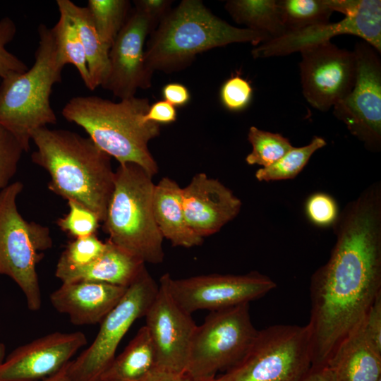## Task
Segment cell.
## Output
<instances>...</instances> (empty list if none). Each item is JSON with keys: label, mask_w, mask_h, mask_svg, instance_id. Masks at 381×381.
Returning a JSON list of instances; mask_svg holds the SVG:
<instances>
[{"label": "cell", "mask_w": 381, "mask_h": 381, "mask_svg": "<svg viewBox=\"0 0 381 381\" xmlns=\"http://www.w3.org/2000/svg\"><path fill=\"white\" fill-rule=\"evenodd\" d=\"M328 260L312 274V367H325L381 294V183L367 186L339 211Z\"/></svg>", "instance_id": "6da1fadb"}, {"label": "cell", "mask_w": 381, "mask_h": 381, "mask_svg": "<svg viewBox=\"0 0 381 381\" xmlns=\"http://www.w3.org/2000/svg\"><path fill=\"white\" fill-rule=\"evenodd\" d=\"M31 140L36 147L32 161L49 174L48 188L83 205L103 222L114 186L111 157L89 137L68 130L41 128Z\"/></svg>", "instance_id": "7a4b0ae2"}, {"label": "cell", "mask_w": 381, "mask_h": 381, "mask_svg": "<svg viewBox=\"0 0 381 381\" xmlns=\"http://www.w3.org/2000/svg\"><path fill=\"white\" fill-rule=\"evenodd\" d=\"M145 49L149 70L167 73L188 67L205 51L232 43L258 45L270 40L262 32L231 25L200 0H183L150 34Z\"/></svg>", "instance_id": "3957f363"}, {"label": "cell", "mask_w": 381, "mask_h": 381, "mask_svg": "<svg viewBox=\"0 0 381 381\" xmlns=\"http://www.w3.org/2000/svg\"><path fill=\"white\" fill-rule=\"evenodd\" d=\"M150 105L145 97L114 102L94 95L77 96L69 99L61 114L83 128L97 146L119 164H136L153 176L158 165L148 144L159 135L160 125L144 121Z\"/></svg>", "instance_id": "277c9868"}, {"label": "cell", "mask_w": 381, "mask_h": 381, "mask_svg": "<svg viewBox=\"0 0 381 381\" xmlns=\"http://www.w3.org/2000/svg\"><path fill=\"white\" fill-rule=\"evenodd\" d=\"M38 34L31 68L0 82V126L16 138L25 152L30 150L35 131L56 123L50 95L53 86L61 82L65 66L59 56L52 28L40 24Z\"/></svg>", "instance_id": "5b68a950"}, {"label": "cell", "mask_w": 381, "mask_h": 381, "mask_svg": "<svg viewBox=\"0 0 381 381\" xmlns=\"http://www.w3.org/2000/svg\"><path fill=\"white\" fill-rule=\"evenodd\" d=\"M152 176L140 166L119 164L103 222L109 241L144 263L163 262V237L155 222Z\"/></svg>", "instance_id": "8992f818"}, {"label": "cell", "mask_w": 381, "mask_h": 381, "mask_svg": "<svg viewBox=\"0 0 381 381\" xmlns=\"http://www.w3.org/2000/svg\"><path fill=\"white\" fill-rule=\"evenodd\" d=\"M23 188L20 181H15L0 191V275L13 280L28 308L37 311L42 306L37 266L53 241L49 227L25 220L18 210Z\"/></svg>", "instance_id": "52a82bcc"}, {"label": "cell", "mask_w": 381, "mask_h": 381, "mask_svg": "<svg viewBox=\"0 0 381 381\" xmlns=\"http://www.w3.org/2000/svg\"><path fill=\"white\" fill-rule=\"evenodd\" d=\"M311 368L308 325H276L258 331L243 358L215 381H301Z\"/></svg>", "instance_id": "ba28073f"}, {"label": "cell", "mask_w": 381, "mask_h": 381, "mask_svg": "<svg viewBox=\"0 0 381 381\" xmlns=\"http://www.w3.org/2000/svg\"><path fill=\"white\" fill-rule=\"evenodd\" d=\"M257 333L249 303L210 312L195 329L186 374L193 381L214 379L243 358Z\"/></svg>", "instance_id": "9c48e42d"}, {"label": "cell", "mask_w": 381, "mask_h": 381, "mask_svg": "<svg viewBox=\"0 0 381 381\" xmlns=\"http://www.w3.org/2000/svg\"><path fill=\"white\" fill-rule=\"evenodd\" d=\"M159 285L146 267L130 285L101 322L92 343L68 363L72 381H101V377L116 356L117 347L135 321L145 317L158 291Z\"/></svg>", "instance_id": "30bf717a"}, {"label": "cell", "mask_w": 381, "mask_h": 381, "mask_svg": "<svg viewBox=\"0 0 381 381\" xmlns=\"http://www.w3.org/2000/svg\"><path fill=\"white\" fill-rule=\"evenodd\" d=\"M186 312H210L258 299L276 288L268 276L257 271L245 274H212L174 279L169 273L159 279Z\"/></svg>", "instance_id": "8fae6325"}, {"label": "cell", "mask_w": 381, "mask_h": 381, "mask_svg": "<svg viewBox=\"0 0 381 381\" xmlns=\"http://www.w3.org/2000/svg\"><path fill=\"white\" fill-rule=\"evenodd\" d=\"M356 63L353 89L333 106L334 115L365 148L381 147V61L378 52L365 41L353 52Z\"/></svg>", "instance_id": "7c38bea8"}, {"label": "cell", "mask_w": 381, "mask_h": 381, "mask_svg": "<svg viewBox=\"0 0 381 381\" xmlns=\"http://www.w3.org/2000/svg\"><path fill=\"white\" fill-rule=\"evenodd\" d=\"M303 94L314 108L328 111L353 87L356 63L353 52L340 49L330 41L300 51Z\"/></svg>", "instance_id": "4fadbf2b"}, {"label": "cell", "mask_w": 381, "mask_h": 381, "mask_svg": "<svg viewBox=\"0 0 381 381\" xmlns=\"http://www.w3.org/2000/svg\"><path fill=\"white\" fill-rule=\"evenodd\" d=\"M358 36L381 53V1L353 0L345 18L334 23L307 27L262 43L252 51L255 59L285 56L329 41L339 35Z\"/></svg>", "instance_id": "5bb4252c"}, {"label": "cell", "mask_w": 381, "mask_h": 381, "mask_svg": "<svg viewBox=\"0 0 381 381\" xmlns=\"http://www.w3.org/2000/svg\"><path fill=\"white\" fill-rule=\"evenodd\" d=\"M146 325L157 354V368L174 373H186L190 348L197 327L191 314L181 308L164 284L146 315Z\"/></svg>", "instance_id": "9a60e30c"}, {"label": "cell", "mask_w": 381, "mask_h": 381, "mask_svg": "<svg viewBox=\"0 0 381 381\" xmlns=\"http://www.w3.org/2000/svg\"><path fill=\"white\" fill-rule=\"evenodd\" d=\"M152 32L147 18L134 8L109 53V71L102 87L121 99L135 97L138 89L152 85L153 73L145 60L147 36Z\"/></svg>", "instance_id": "2e32d148"}, {"label": "cell", "mask_w": 381, "mask_h": 381, "mask_svg": "<svg viewBox=\"0 0 381 381\" xmlns=\"http://www.w3.org/2000/svg\"><path fill=\"white\" fill-rule=\"evenodd\" d=\"M82 332H55L13 350L0 365V381H40L57 373L82 347Z\"/></svg>", "instance_id": "e0dca14e"}, {"label": "cell", "mask_w": 381, "mask_h": 381, "mask_svg": "<svg viewBox=\"0 0 381 381\" xmlns=\"http://www.w3.org/2000/svg\"><path fill=\"white\" fill-rule=\"evenodd\" d=\"M183 208L189 227L205 238L216 234L239 214L241 200L218 179L196 174L182 188Z\"/></svg>", "instance_id": "ac0fdd59"}, {"label": "cell", "mask_w": 381, "mask_h": 381, "mask_svg": "<svg viewBox=\"0 0 381 381\" xmlns=\"http://www.w3.org/2000/svg\"><path fill=\"white\" fill-rule=\"evenodd\" d=\"M127 288L89 281L66 282L51 294L50 301L73 325H95L101 323Z\"/></svg>", "instance_id": "d6986e66"}, {"label": "cell", "mask_w": 381, "mask_h": 381, "mask_svg": "<svg viewBox=\"0 0 381 381\" xmlns=\"http://www.w3.org/2000/svg\"><path fill=\"white\" fill-rule=\"evenodd\" d=\"M325 367L332 381H378L381 350L369 339L361 324L339 344Z\"/></svg>", "instance_id": "ffe728a7"}, {"label": "cell", "mask_w": 381, "mask_h": 381, "mask_svg": "<svg viewBox=\"0 0 381 381\" xmlns=\"http://www.w3.org/2000/svg\"><path fill=\"white\" fill-rule=\"evenodd\" d=\"M102 253L90 264L55 272L62 283L89 281L128 287L139 277L145 263L109 240Z\"/></svg>", "instance_id": "44dd1931"}, {"label": "cell", "mask_w": 381, "mask_h": 381, "mask_svg": "<svg viewBox=\"0 0 381 381\" xmlns=\"http://www.w3.org/2000/svg\"><path fill=\"white\" fill-rule=\"evenodd\" d=\"M182 188L169 177L155 185L152 196L153 214L163 237L175 247L192 248L202 244L204 238L188 226L182 204Z\"/></svg>", "instance_id": "7402d4cb"}, {"label": "cell", "mask_w": 381, "mask_h": 381, "mask_svg": "<svg viewBox=\"0 0 381 381\" xmlns=\"http://www.w3.org/2000/svg\"><path fill=\"white\" fill-rule=\"evenodd\" d=\"M58 8L66 12L74 22L87 58L92 90L102 86L109 71L110 48L101 40L87 7L76 5L70 0H57Z\"/></svg>", "instance_id": "603a6c76"}, {"label": "cell", "mask_w": 381, "mask_h": 381, "mask_svg": "<svg viewBox=\"0 0 381 381\" xmlns=\"http://www.w3.org/2000/svg\"><path fill=\"white\" fill-rule=\"evenodd\" d=\"M157 368V354L147 327L143 326L122 353L115 356L101 381H135Z\"/></svg>", "instance_id": "cb8c5ba5"}, {"label": "cell", "mask_w": 381, "mask_h": 381, "mask_svg": "<svg viewBox=\"0 0 381 381\" xmlns=\"http://www.w3.org/2000/svg\"><path fill=\"white\" fill-rule=\"evenodd\" d=\"M225 9L236 23L265 33L270 40L286 33L279 17L277 0H229L225 4Z\"/></svg>", "instance_id": "d4e9b609"}, {"label": "cell", "mask_w": 381, "mask_h": 381, "mask_svg": "<svg viewBox=\"0 0 381 381\" xmlns=\"http://www.w3.org/2000/svg\"><path fill=\"white\" fill-rule=\"evenodd\" d=\"M58 9L59 18L52 29L59 56L64 66L71 64L77 68L86 87L92 90L87 58L78 29L66 12L61 8Z\"/></svg>", "instance_id": "484cf974"}, {"label": "cell", "mask_w": 381, "mask_h": 381, "mask_svg": "<svg viewBox=\"0 0 381 381\" xmlns=\"http://www.w3.org/2000/svg\"><path fill=\"white\" fill-rule=\"evenodd\" d=\"M277 4L286 33L328 23L333 12L329 0H279Z\"/></svg>", "instance_id": "4316f807"}, {"label": "cell", "mask_w": 381, "mask_h": 381, "mask_svg": "<svg viewBox=\"0 0 381 381\" xmlns=\"http://www.w3.org/2000/svg\"><path fill=\"white\" fill-rule=\"evenodd\" d=\"M99 36L111 48L131 13L127 0H88L86 6Z\"/></svg>", "instance_id": "83f0119b"}, {"label": "cell", "mask_w": 381, "mask_h": 381, "mask_svg": "<svg viewBox=\"0 0 381 381\" xmlns=\"http://www.w3.org/2000/svg\"><path fill=\"white\" fill-rule=\"evenodd\" d=\"M326 145L323 138L314 136L309 144L293 147L273 164L258 169L255 176L258 181L265 182L293 179L304 169L315 152Z\"/></svg>", "instance_id": "f1b7e54d"}, {"label": "cell", "mask_w": 381, "mask_h": 381, "mask_svg": "<svg viewBox=\"0 0 381 381\" xmlns=\"http://www.w3.org/2000/svg\"><path fill=\"white\" fill-rule=\"evenodd\" d=\"M248 140L252 151L246 156L249 165L267 167L286 154L293 146L289 140L277 133H272L251 126L248 132Z\"/></svg>", "instance_id": "f546056e"}, {"label": "cell", "mask_w": 381, "mask_h": 381, "mask_svg": "<svg viewBox=\"0 0 381 381\" xmlns=\"http://www.w3.org/2000/svg\"><path fill=\"white\" fill-rule=\"evenodd\" d=\"M107 243L95 234L75 238L69 242L58 260L55 272L86 266L104 250Z\"/></svg>", "instance_id": "4dcf8cb0"}, {"label": "cell", "mask_w": 381, "mask_h": 381, "mask_svg": "<svg viewBox=\"0 0 381 381\" xmlns=\"http://www.w3.org/2000/svg\"><path fill=\"white\" fill-rule=\"evenodd\" d=\"M68 212L59 218L56 224L74 238L95 234L100 220L98 216L83 205L68 200Z\"/></svg>", "instance_id": "1f68e13d"}, {"label": "cell", "mask_w": 381, "mask_h": 381, "mask_svg": "<svg viewBox=\"0 0 381 381\" xmlns=\"http://www.w3.org/2000/svg\"><path fill=\"white\" fill-rule=\"evenodd\" d=\"M304 210L308 219L316 226H332L339 214L336 200L329 194L316 192L306 200Z\"/></svg>", "instance_id": "d6a6232c"}, {"label": "cell", "mask_w": 381, "mask_h": 381, "mask_svg": "<svg viewBox=\"0 0 381 381\" xmlns=\"http://www.w3.org/2000/svg\"><path fill=\"white\" fill-rule=\"evenodd\" d=\"M24 150L16 138L0 126V189L6 188L16 173Z\"/></svg>", "instance_id": "836d02e7"}, {"label": "cell", "mask_w": 381, "mask_h": 381, "mask_svg": "<svg viewBox=\"0 0 381 381\" xmlns=\"http://www.w3.org/2000/svg\"><path fill=\"white\" fill-rule=\"evenodd\" d=\"M253 87L250 83L238 75H235L222 84L219 98L223 107L233 112L245 110L253 98Z\"/></svg>", "instance_id": "e575fe53"}, {"label": "cell", "mask_w": 381, "mask_h": 381, "mask_svg": "<svg viewBox=\"0 0 381 381\" xmlns=\"http://www.w3.org/2000/svg\"><path fill=\"white\" fill-rule=\"evenodd\" d=\"M16 25L6 16L0 19V78L13 73H21L28 69V66L19 58L6 49V45L14 38Z\"/></svg>", "instance_id": "d590c367"}, {"label": "cell", "mask_w": 381, "mask_h": 381, "mask_svg": "<svg viewBox=\"0 0 381 381\" xmlns=\"http://www.w3.org/2000/svg\"><path fill=\"white\" fill-rule=\"evenodd\" d=\"M170 0H136L135 8L142 12L149 20L152 31L171 10Z\"/></svg>", "instance_id": "8d00e7d4"}, {"label": "cell", "mask_w": 381, "mask_h": 381, "mask_svg": "<svg viewBox=\"0 0 381 381\" xmlns=\"http://www.w3.org/2000/svg\"><path fill=\"white\" fill-rule=\"evenodd\" d=\"M361 325L369 339L381 350V294L368 310Z\"/></svg>", "instance_id": "74e56055"}, {"label": "cell", "mask_w": 381, "mask_h": 381, "mask_svg": "<svg viewBox=\"0 0 381 381\" xmlns=\"http://www.w3.org/2000/svg\"><path fill=\"white\" fill-rule=\"evenodd\" d=\"M176 107L165 100H160L150 105L143 120L145 122L160 125L173 123L176 121Z\"/></svg>", "instance_id": "f35d334b"}, {"label": "cell", "mask_w": 381, "mask_h": 381, "mask_svg": "<svg viewBox=\"0 0 381 381\" xmlns=\"http://www.w3.org/2000/svg\"><path fill=\"white\" fill-rule=\"evenodd\" d=\"M164 100L175 107L186 105L190 100V93L188 89L179 83L166 84L162 90Z\"/></svg>", "instance_id": "ab89813d"}, {"label": "cell", "mask_w": 381, "mask_h": 381, "mask_svg": "<svg viewBox=\"0 0 381 381\" xmlns=\"http://www.w3.org/2000/svg\"><path fill=\"white\" fill-rule=\"evenodd\" d=\"M135 381H193L186 373L179 374L155 369L143 378ZM215 381V378L210 380Z\"/></svg>", "instance_id": "60d3db41"}, {"label": "cell", "mask_w": 381, "mask_h": 381, "mask_svg": "<svg viewBox=\"0 0 381 381\" xmlns=\"http://www.w3.org/2000/svg\"><path fill=\"white\" fill-rule=\"evenodd\" d=\"M301 381H332L327 367H312Z\"/></svg>", "instance_id": "b9f144b4"}, {"label": "cell", "mask_w": 381, "mask_h": 381, "mask_svg": "<svg viewBox=\"0 0 381 381\" xmlns=\"http://www.w3.org/2000/svg\"><path fill=\"white\" fill-rule=\"evenodd\" d=\"M68 363H66L57 373L40 381H72L67 372Z\"/></svg>", "instance_id": "7bdbcfd3"}, {"label": "cell", "mask_w": 381, "mask_h": 381, "mask_svg": "<svg viewBox=\"0 0 381 381\" xmlns=\"http://www.w3.org/2000/svg\"><path fill=\"white\" fill-rule=\"evenodd\" d=\"M6 355V347L3 343H0V365L2 363L5 359Z\"/></svg>", "instance_id": "ee69618b"}, {"label": "cell", "mask_w": 381, "mask_h": 381, "mask_svg": "<svg viewBox=\"0 0 381 381\" xmlns=\"http://www.w3.org/2000/svg\"><path fill=\"white\" fill-rule=\"evenodd\" d=\"M378 381H381V379H380Z\"/></svg>", "instance_id": "f6af8a7d"}, {"label": "cell", "mask_w": 381, "mask_h": 381, "mask_svg": "<svg viewBox=\"0 0 381 381\" xmlns=\"http://www.w3.org/2000/svg\"><path fill=\"white\" fill-rule=\"evenodd\" d=\"M0 82H1V78H0Z\"/></svg>", "instance_id": "bcb514c9"}]
</instances>
